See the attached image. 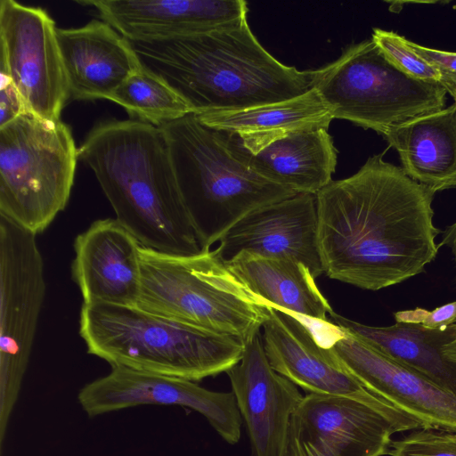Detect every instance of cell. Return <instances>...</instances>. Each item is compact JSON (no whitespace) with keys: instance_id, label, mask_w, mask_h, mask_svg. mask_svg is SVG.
Segmentation results:
<instances>
[{"instance_id":"cell-25","label":"cell","mask_w":456,"mask_h":456,"mask_svg":"<svg viewBox=\"0 0 456 456\" xmlns=\"http://www.w3.org/2000/svg\"><path fill=\"white\" fill-rule=\"evenodd\" d=\"M109 101L124 108L132 119L156 126L193 114L168 84L143 67L129 76Z\"/></svg>"},{"instance_id":"cell-6","label":"cell","mask_w":456,"mask_h":456,"mask_svg":"<svg viewBox=\"0 0 456 456\" xmlns=\"http://www.w3.org/2000/svg\"><path fill=\"white\" fill-rule=\"evenodd\" d=\"M137 306L248 341L260 332L268 303L254 294L215 250L173 256L140 247Z\"/></svg>"},{"instance_id":"cell-18","label":"cell","mask_w":456,"mask_h":456,"mask_svg":"<svg viewBox=\"0 0 456 456\" xmlns=\"http://www.w3.org/2000/svg\"><path fill=\"white\" fill-rule=\"evenodd\" d=\"M129 41L209 31L247 18L244 0H77Z\"/></svg>"},{"instance_id":"cell-33","label":"cell","mask_w":456,"mask_h":456,"mask_svg":"<svg viewBox=\"0 0 456 456\" xmlns=\"http://www.w3.org/2000/svg\"><path fill=\"white\" fill-rule=\"evenodd\" d=\"M453 98H454V100H455V103H456V92H455V95H454V97H453Z\"/></svg>"},{"instance_id":"cell-2","label":"cell","mask_w":456,"mask_h":456,"mask_svg":"<svg viewBox=\"0 0 456 456\" xmlns=\"http://www.w3.org/2000/svg\"><path fill=\"white\" fill-rule=\"evenodd\" d=\"M129 42L142 66L168 84L195 115L281 102L313 86V70L277 61L247 18L206 32Z\"/></svg>"},{"instance_id":"cell-16","label":"cell","mask_w":456,"mask_h":456,"mask_svg":"<svg viewBox=\"0 0 456 456\" xmlns=\"http://www.w3.org/2000/svg\"><path fill=\"white\" fill-rule=\"evenodd\" d=\"M226 373L251 456H283L292 415L304 396L270 365L260 332L246 342L240 361Z\"/></svg>"},{"instance_id":"cell-14","label":"cell","mask_w":456,"mask_h":456,"mask_svg":"<svg viewBox=\"0 0 456 456\" xmlns=\"http://www.w3.org/2000/svg\"><path fill=\"white\" fill-rule=\"evenodd\" d=\"M262 329L270 365L308 394L382 400L368 391L330 347L320 343L305 318L268 303Z\"/></svg>"},{"instance_id":"cell-22","label":"cell","mask_w":456,"mask_h":456,"mask_svg":"<svg viewBox=\"0 0 456 456\" xmlns=\"http://www.w3.org/2000/svg\"><path fill=\"white\" fill-rule=\"evenodd\" d=\"M196 116L210 128L234 134L254 154L288 135L328 129L333 119L314 88L281 102Z\"/></svg>"},{"instance_id":"cell-27","label":"cell","mask_w":456,"mask_h":456,"mask_svg":"<svg viewBox=\"0 0 456 456\" xmlns=\"http://www.w3.org/2000/svg\"><path fill=\"white\" fill-rule=\"evenodd\" d=\"M390 456H456V433L432 428L414 429L392 441Z\"/></svg>"},{"instance_id":"cell-28","label":"cell","mask_w":456,"mask_h":456,"mask_svg":"<svg viewBox=\"0 0 456 456\" xmlns=\"http://www.w3.org/2000/svg\"><path fill=\"white\" fill-rule=\"evenodd\" d=\"M406 44L439 72L442 77V86L447 93L454 97L456 92V53L425 47L408 39H406Z\"/></svg>"},{"instance_id":"cell-4","label":"cell","mask_w":456,"mask_h":456,"mask_svg":"<svg viewBox=\"0 0 456 456\" xmlns=\"http://www.w3.org/2000/svg\"><path fill=\"white\" fill-rule=\"evenodd\" d=\"M79 335L87 353L121 367L194 382L227 372L245 342L145 311L137 305L82 304Z\"/></svg>"},{"instance_id":"cell-26","label":"cell","mask_w":456,"mask_h":456,"mask_svg":"<svg viewBox=\"0 0 456 456\" xmlns=\"http://www.w3.org/2000/svg\"><path fill=\"white\" fill-rule=\"evenodd\" d=\"M371 39L386 57L405 74L427 82L442 85L439 72L406 44V38L393 31L373 28Z\"/></svg>"},{"instance_id":"cell-9","label":"cell","mask_w":456,"mask_h":456,"mask_svg":"<svg viewBox=\"0 0 456 456\" xmlns=\"http://www.w3.org/2000/svg\"><path fill=\"white\" fill-rule=\"evenodd\" d=\"M37 235L0 215L1 444L28 366L45 297Z\"/></svg>"},{"instance_id":"cell-15","label":"cell","mask_w":456,"mask_h":456,"mask_svg":"<svg viewBox=\"0 0 456 456\" xmlns=\"http://www.w3.org/2000/svg\"><path fill=\"white\" fill-rule=\"evenodd\" d=\"M216 253L228 262L240 252L304 264L314 278L324 273L318 247L316 196L297 193L258 208L220 239Z\"/></svg>"},{"instance_id":"cell-12","label":"cell","mask_w":456,"mask_h":456,"mask_svg":"<svg viewBox=\"0 0 456 456\" xmlns=\"http://www.w3.org/2000/svg\"><path fill=\"white\" fill-rule=\"evenodd\" d=\"M77 401L90 418L140 405L185 407L204 416L227 444H237L241 436L233 393L211 391L187 379L112 367L81 387Z\"/></svg>"},{"instance_id":"cell-10","label":"cell","mask_w":456,"mask_h":456,"mask_svg":"<svg viewBox=\"0 0 456 456\" xmlns=\"http://www.w3.org/2000/svg\"><path fill=\"white\" fill-rule=\"evenodd\" d=\"M421 428L382 400L307 394L292 415L283 456L388 455L392 435Z\"/></svg>"},{"instance_id":"cell-23","label":"cell","mask_w":456,"mask_h":456,"mask_svg":"<svg viewBox=\"0 0 456 456\" xmlns=\"http://www.w3.org/2000/svg\"><path fill=\"white\" fill-rule=\"evenodd\" d=\"M402 168L433 191L456 186V103L387 130Z\"/></svg>"},{"instance_id":"cell-32","label":"cell","mask_w":456,"mask_h":456,"mask_svg":"<svg viewBox=\"0 0 456 456\" xmlns=\"http://www.w3.org/2000/svg\"><path fill=\"white\" fill-rule=\"evenodd\" d=\"M452 358L456 361V340L453 344V347H452Z\"/></svg>"},{"instance_id":"cell-29","label":"cell","mask_w":456,"mask_h":456,"mask_svg":"<svg viewBox=\"0 0 456 456\" xmlns=\"http://www.w3.org/2000/svg\"><path fill=\"white\" fill-rule=\"evenodd\" d=\"M396 322L418 323L429 329H438L456 323V301L433 310L417 307L394 314Z\"/></svg>"},{"instance_id":"cell-24","label":"cell","mask_w":456,"mask_h":456,"mask_svg":"<svg viewBox=\"0 0 456 456\" xmlns=\"http://www.w3.org/2000/svg\"><path fill=\"white\" fill-rule=\"evenodd\" d=\"M229 269L256 296L314 324L329 322L333 312L314 276L302 263L240 252Z\"/></svg>"},{"instance_id":"cell-7","label":"cell","mask_w":456,"mask_h":456,"mask_svg":"<svg viewBox=\"0 0 456 456\" xmlns=\"http://www.w3.org/2000/svg\"><path fill=\"white\" fill-rule=\"evenodd\" d=\"M78 149L70 127L24 113L0 127V215L36 234L65 209Z\"/></svg>"},{"instance_id":"cell-11","label":"cell","mask_w":456,"mask_h":456,"mask_svg":"<svg viewBox=\"0 0 456 456\" xmlns=\"http://www.w3.org/2000/svg\"><path fill=\"white\" fill-rule=\"evenodd\" d=\"M57 27L41 7L0 1V66L9 73L27 113L59 120L69 100Z\"/></svg>"},{"instance_id":"cell-19","label":"cell","mask_w":456,"mask_h":456,"mask_svg":"<svg viewBox=\"0 0 456 456\" xmlns=\"http://www.w3.org/2000/svg\"><path fill=\"white\" fill-rule=\"evenodd\" d=\"M69 100H109L142 66L131 43L103 20L57 28Z\"/></svg>"},{"instance_id":"cell-20","label":"cell","mask_w":456,"mask_h":456,"mask_svg":"<svg viewBox=\"0 0 456 456\" xmlns=\"http://www.w3.org/2000/svg\"><path fill=\"white\" fill-rule=\"evenodd\" d=\"M217 132L237 159L273 183L297 193L316 195L332 181L338 151L328 129L288 135L256 154L246 150L234 134Z\"/></svg>"},{"instance_id":"cell-1","label":"cell","mask_w":456,"mask_h":456,"mask_svg":"<svg viewBox=\"0 0 456 456\" xmlns=\"http://www.w3.org/2000/svg\"><path fill=\"white\" fill-rule=\"evenodd\" d=\"M370 157L316 196L318 247L328 277L379 290L424 271L436 256L435 191L402 167Z\"/></svg>"},{"instance_id":"cell-3","label":"cell","mask_w":456,"mask_h":456,"mask_svg":"<svg viewBox=\"0 0 456 456\" xmlns=\"http://www.w3.org/2000/svg\"><path fill=\"white\" fill-rule=\"evenodd\" d=\"M78 159L142 247L183 256L203 251L161 126L135 119L99 123L78 148Z\"/></svg>"},{"instance_id":"cell-17","label":"cell","mask_w":456,"mask_h":456,"mask_svg":"<svg viewBox=\"0 0 456 456\" xmlns=\"http://www.w3.org/2000/svg\"><path fill=\"white\" fill-rule=\"evenodd\" d=\"M140 243L116 218L94 221L74 241L72 279L84 304L137 305Z\"/></svg>"},{"instance_id":"cell-21","label":"cell","mask_w":456,"mask_h":456,"mask_svg":"<svg viewBox=\"0 0 456 456\" xmlns=\"http://www.w3.org/2000/svg\"><path fill=\"white\" fill-rule=\"evenodd\" d=\"M329 322L456 395V361L452 356L456 323L438 329L408 322L372 327L334 311Z\"/></svg>"},{"instance_id":"cell-13","label":"cell","mask_w":456,"mask_h":456,"mask_svg":"<svg viewBox=\"0 0 456 456\" xmlns=\"http://www.w3.org/2000/svg\"><path fill=\"white\" fill-rule=\"evenodd\" d=\"M328 347L368 391L422 428L456 433L454 394L341 329Z\"/></svg>"},{"instance_id":"cell-30","label":"cell","mask_w":456,"mask_h":456,"mask_svg":"<svg viewBox=\"0 0 456 456\" xmlns=\"http://www.w3.org/2000/svg\"><path fill=\"white\" fill-rule=\"evenodd\" d=\"M0 127L27 113L7 70L0 66Z\"/></svg>"},{"instance_id":"cell-8","label":"cell","mask_w":456,"mask_h":456,"mask_svg":"<svg viewBox=\"0 0 456 456\" xmlns=\"http://www.w3.org/2000/svg\"><path fill=\"white\" fill-rule=\"evenodd\" d=\"M334 118L380 134L445 108L446 90L394 65L370 38L352 44L313 70V86Z\"/></svg>"},{"instance_id":"cell-31","label":"cell","mask_w":456,"mask_h":456,"mask_svg":"<svg viewBox=\"0 0 456 456\" xmlns=\"http://www.w3.org/2000/svg\"><path fill=\"white\" fill-rule=\"evenodd\" d=\"M442 239L440 246H446L451 249L456 267V223L444 231Z\"/></svg>"},{"instance_id":"cell-5","label":"cell","mask_w":456,"mask_h":456,"mask_svg":"<svg viewBox=\"0 0 456 456\" xmlns=\"http://www.w3.org/2000/svg\"><path fill=\"white\" fill-rule=\"evenodd\" d=\"M181 194L203 251L242 217L297 192L273 183L237 159L218 132L195 114L161 126Z\"/></svg>"}]
</instances>
